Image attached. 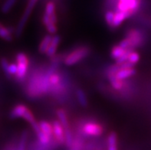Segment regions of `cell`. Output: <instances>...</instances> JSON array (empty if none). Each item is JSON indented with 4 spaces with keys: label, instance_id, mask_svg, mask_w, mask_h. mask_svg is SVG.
<instances>
[{
    "label": "cell",
    "instance_id": "6da1fadb",
    "mask_svg": "<svg viewBox=\"0 0 151 150\" xmlns=\"http://www.w3.org/2000/svg\"><path fill=\"white\" fill-rule=\"evenodd\" d=\"M45 70L38 68L30 76L26 87V94L30 99H36L43 96L42 80Z\"/></svg>",
    "mask_w": 151,
    "mask_h": 150
},
{
    "label": "cell",
    "instance_id": "7a4b0ae2",
    "mask_svg": "<svg viewBox=\"0 0 151 150\" xmlns=\"http://www.w3.org/2000/svg\"><path fill=\"white\" fill-rule=\"evenodd\" d=\"M91 50L90 47L81 46L79 48L70 51L67 55H65L63 63L66 66H72L76 65L88 57L91 54Z\"/></svg>",
    "mask_w": 151,
    "mask_h": 150
},
{
    "label": "cell",
    "instance_id": "3957f363",
    "mask_svg": "<svg viewBox=\"0 0 151 150\" xmlns=\"http://www.w3.org/2000/svg\"><path fill=\"white\" fill-rule=\"evenodd\" d=\"M79 129V133L83 137L101 136L104 132V128L103 125L98 122L88 121L85 122L81 126Z\"/></svg>",
    "mask_w": 151,
    "mask_h": 150
},
{
    "label": "cell",
    "instance_id": "277c9868",
    "mask_svg": "<svg viewBox=\"0 0 151 150\" xmlns=\"http://www.w3.org/2000/svg\"><path fill=\"white\" fill-rule=\"evenodd\" d=\"M15 61L18 67V72L15 75V79L18 82H22L26 76L30 61L29 57L24 52L18 53L15 56Z\"/></svg>",
    "mask_w": 151,
    "mask_h": 150
},
{
    "label": "cell",
    "instance_id": "5b68a950",
    "mask_svg": "<svg viewBox=\"0 0 151 150\" xmlns=\"http://www.w3.org/2000/svg\"><path fill=\"white\" fill-rule=\"evenodd\" d=\"M141 2L142 0H117V6L114 11L130 12L133 16L139 11Z\"/></svg>",
    "mask_w": 151,
    "mask_h": 150
},
{
    "label": "cell",
    "instance_id": "8992f818",
    "mask_svg": "<svg viewBox=\"0 0 151 150\" xmlns=\"http://www.w3.org/2000/svg\"><path fill=\"white\" fill-rule=\"evenodd\" d=\"M38 1V0H29L28 1L25 11L23 12L21 19H20L19 23H18L17 27H16V29L15 30V34L17 38L20 37L22 34L23 30H24L25 25H26L27 22L29 20L31 14H32L33 9H34L35 6H36Z\"/></svg>",
    "mask_w": 151,
    "mask_h": 150
},
{
    "label": "cell",
    "instance_id": "52a82bcc",
    "mask_svg": "<svg viewBox=\"0 0 151 150\" xmlns=\"http://www.w3.org/2000/svg\"><path fill=\"white\" fill-rule=\"evenodd\" d=\"M126 37L130 40L131 48L134 50L139 48L144 42V37L141 31L138 29H132L127 32Z\"/></svg>",
    "mask_w": 151,
    "mask_h": 150
},
{
    "label": "cell",
    "instance_id": "ba28073f",
    "mask_svg": "<svg viewBox=\"0 0 151 150\" xmlns=\"http://www.w3.org/2000/svg\"><path fill=\"white\" fill-rule=\"evenodd\" d=\"M53 127V139L58 145L65 144V129L58 120L52 122Z\"/></svg>",
    "mask_w": 151,
    "mask_h": 150
},
{
    "label": "cell",
    "instance_id": "9c48e42d",
    "mask_svg": "<svg viewBox=\"0 0 151 150\" xmlns=\"http://www.w3.org/2000/svg\"><path fill=\"white\" fill-rule=\"evenodd\" d=\"M60 43H61V37L58 34L53 35L51 44L49 45V48H48V51L45 53L46 56L50 57V58L54 57L56 55V52H57L58 48Z\"/></svg>",
    "mask_w": 151,
    "mask_h": 150
},
{
    "label": "cell",
    "instance_id": "30bf717a",
    "mask_svg": "<svg viewBox=\"0 0 151 150\" xmlns=\"http://www.w3.org/2000/svg\"><path fill=\"white\" fill-rule=\"evenodd\" d=\"M29 108L24 104H17L12 108L11 112L9 113V117L12 120L14 119H18V118H23L25 116V113Z\"/></svg>",
    "mask_w": 151,
    "mask_h": 150
},
{
    "label": "cell",
    "instance_id": "8fae6325",
    "mask_svg": "<svg viewBox=\"0 0 151 150\" xmlns=\"http://www.w3.org/2000/svg\"><path fill=\"white\" fill-rule=\"evenodd\" d=\"M15 31L9 27L4 25L0 22V38L6 42H12L13 40V34Z\"/></svg>",
    "mask_w": 151,
    "mask_h": 150
},
{
    "label": "cell",
    "instance_id": "7c38bea8",
    "mask_svg": "<svg viewBox=\"0 0 151 150\" xmlns=\"http://www.w3.org/2000/svg\"><path fill=\"white\" fill-rule=\"evenodd\" d=\"M130 17H132V15H130V12H122V11H117V12H115L114 19L113 25H112L111 29L118 28L119 26H121V24L126 19H129Z\"/></svg>",
    "mask_w": 151,
    "mask_h": 150
},
{
    "label": "cell",
    "instance_id": "4fadbf2b",
    "mask_svg": "<svg viewBox=\"0 0 151 150\" xmlns=\"http://www.w3.org/2000/svg\"><path fill=\"white\" fill-rule=\"evenodd\" d=\"M107 150H118L117 135L115 132H111L107 138Z\"/></svg>",
    "mask_w": 151,
    "mask_h": 150
},
{
    "label": "cell",
    "instance_id": "5bb4252c",
    "mask_svg": "<svg viewBox=\"0 0 151 150\" xmlns=\"http://www.w3.org/2000/svg\"><path fill=\"white\" fill-rule=\"evenodd\" d=\"M56 114H57V116L58 118V121L61 123V124L63 126L64 129H66L68 128L71 127L70 125H69V121L68 118L67 113L64 109H58L57 111H56Z\"/></svg>",
    "mask_w": 151,
    "mask_h": 150
},
{
    "label": "cell",
    "instance_id": "9a60e30c",
    "mask_svg": "<svg viewBox=\"0 0 151 150\" xmlns=\"http://www.w3.org/2000/svg\"><path fill=\"white\" fill-rule=\"evenodd\" d=\"M136 74V70L134 68L120 69L116 74V78L120 80H124L125 79L133 77Z\"/></svg>",
    "mask_w": 151,
    "mask_h": 150
},
{
    "label": "cell",
    "instance_id": "2e32d148",
    "mask_svg": "<svg viewBox=\"0 0 151 150\" xmlns=\"http://www.w3.org/2000/svg\"><path fill=\"white\" fill-rule=\"evenodd\" d=\"M52 34H46L44 38H42V40L41 41L39 46H38V51L41 54H45L48 51L49 45L52 42Z\"/></svg>",
    "mask_w": 151,
    "mask_h": 150
},
{
    "label": "cell",
    "instance_id": "e0dca14e",
    "mask_svg": "<svg viewBox=\"0 0 151 150\" xmlns=\"http://www.w3.org/2000/svg\"><path fill=\"white\" fill-rule=\"evenodd\" d=\"M75 96L78 100V102L79 103V104L83 107H87L88 105V100L87 97L86 93L82 89L78 88L75 91Z\"/></svg>",
    "mask_w": 151,
    "mask_h": 150
},
{
    "label": "cell",
    "instance_id": "ac0fdd59",
    "mask_svg": "<svg viewBox=\"0 0 151 150\" xmlns=\"http://www.w3.org/2000/svg\"><path fill=\"white\" fill-rule=\"evenodd\" d=\"M128 50L130 49H124V48H121V46L114 45L113 46V48H111L110 55H111V58H113L114 60L117 61V59L120 58L122 55H124Z\"/></svg>",
    "mask_w": 151,
    "mask_h": 150
},
{
    "label": "cell",
    "instance_id": "d6986e66",
    "mask_svg": "<svg viewBox=\"0 0 151 150\" xmlns=\"http://www.w3.org/2000/svg\"><path fill=\"white\" fill-rule=\"evenodd\" d=\"M29 132L27 130H24L22 133L20 138H19V143L16 146L17 150H26L27 143H28V139H29Z\"/></svg>",
    "mask_w": 151,
    "mask_h": 150
},
{
    "label": "cell",
    "instance_id": "ffe728a7",
    "mask_svg": "<svg viewBox=\"0 0 151 150\" xmlns=\"http://www.w3.org/2000/svg\"><path fill=\"white\" fill-rule=\"evenodd\" d=\"M39 126L45 134H46L48 136L53 138V127H52V124L45 121V120H42L38 123Z\"/></svg>",
    "mask_w": 151,
    "mask_h": 150
},
{
    "label": "cell",
    "instance_id": "44dd1931",
    "mask_svg": "<svg viewBox=\"0 0 151 150\" xmlns=\"http://www.w3.org/2000/svg\"><path fill=\"white\" fill-rule=\"evenodd\" d=\"M65 145L68 148L71 149L72 147L74 142H75V137L74 136L73 131L71 127L65 129Z\"/></svg>",
    "mask_w": 151,
    "mask_h": 150
},
{
    "label": "cell",
    "instance_id": "7402d4cb",
    "mask_svg": "<svg viewBox=\"0 0 151 150\" xmlns=\"http://www.w3.org/2000/svg\"><path fill=\"white\" fill-rule=\"evenodd\" d=\"M16 2H17V0H6L1 7V11L2 13L5 14L9 12L10 10L14 7Z\"/></svg>",
    "mask_w": 151,
    "mask_h": 150
},
{
    "label": "cell",
    "instance_id": "603a6c76",
    "mask_svg": "<svg viewBox=\"0 0 151 150\" xmlns=\"http://www.w3.org/2000/svg\"><path fill=\"white\" fill-rule=\"evenodd\" d=\"M44 14L48 15V16H52V15L56 14V6L53 1H49L46 3Z\"/></svg>",
    "mask_w": 151,
    "mask_h": 150
},
{
    "label": "cell",
    "instance_id": "cb8c5ba5",
    "mask_svg": "<svg viewBox=\"0 0 151 150\" xmlns=\"http://www.w3.org/2000/svg\"><path fill=\"white\" fill-rule=\"evenodd\" d=\"M114 15L115 12L112 10H107V11L104 14V19H105V22L107 23V25L111 28L112 25H113L114 19Z\"/></svg>",
    "mask_w": 151,
    "mask_h": 150
},
{
    "label": "cell",
    "instance_id": "d4e9b609",
    "mask_svg": "<svg viewBox=\"0 0 151 150\" xmlns=\"http://www.w3.org/2000/svg\"><path fill=\"white\" fill-rule=\"evenodd\" d=\"M140 59V55H139V53L137 52V51H134L130 54V56H129V58H128V62L131 63L132 65H135L136 64H137V63L139 62Z\"/></svg>",
    "mask_w": 151,
    "mask_h": 150
},
{
    "label": "cell",
    "instance_id": "484cf974",
    "mask_svg": "<svg viewBox=\"0 0 151 150\" xmlns=\"http://www.w3.org/2000/svg\"><path fill=\"white\" fill-rule=\"evenodd\" d=\"M10 63L9 62L6 58H2L0 60V65H1V67H2V69L3 70V72L5 73L6 76L8 78H9V66Z\"/></svg>",
    "mask_w": 151,
    "mask_h": 150
},
{
    "label": "cell",
    "instance_id": "4316f807",
    "mask_svg": "<svg viewBox=\"0 0 151 150\" xmlns=\"http://www.w3.org/2000/svg\"><path fill=\"white\" fill-rule=\"evenodd\" d=\"M132 51H134V50H128V51H127L126 53L124 54V55H122L120 58L117 59L115 64L117 65H122V64H124V63L128 61V58H129V56H130V54L131 53Z\"/></svg>",
    "mask_w": 151,
    "mask_h": 150
},
{
    "label": "cell",
    "instance_id": "83f0119b",
    "mask_svg": "<svg viewBox=\"0 0 151 150\" xmlns=\"http://www.w3.org/2000/svg\"><path fill=\"white\" fill-rule=\"evenodd\" d=\"M23 119H25V120H26L29 123H30L31 125L34 123L35 122H36L34 114L32 113V112L29 109L26 111V113H25V116H24Z\"/></svg>",
    "mask_w": 151,
    "mask_h": 150
},
{
    "label": "cell",
    "instance_id": "f1b7e54d",
    "mask_svg": "<svg viewBox=\"0 0 151 150\" xmlns=\"http://www.w3.org/2000/svg\"><path fill=\"white\" fill-rule=\"evenodd\" d=\"M18 72V67L16 64L15 63H10L9 66V78L17 74Z\"/></svg>",
    "mask_w": 151,
    "mask_h": 150
},
{
    "label": "cell",
    "instance_id": "f546056e",
    "mask_svg": "<svg viewBox=\"0 0 151 150\" xmlns=\"http://www.w3.org/2000/svg\"><path fill=\"white\" fill-rule=\"evenodd\" d=\"M120 67V69H128V68H134V65H132L131 63L127 61V62L124 63L122 65H119Z\"/></svg>",
    "mask_w": 151,
    "mask_h": 150
}]
</instances>
